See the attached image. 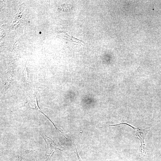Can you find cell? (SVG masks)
I'll use <instances>...</instances> for the list:
<instances>
[{"label":"cell","instance_id":"obj_2","mask_svg":"<svg viewBox=\"0 0 161 161\" xmlns=\"http://www.w3.org/2000/svg\"><path fill=\"white\" fill-rule=\"evenodd\" d=\"M38 92L37 88L31 91L25 100L11 109L12 111L16 110L23 107H28L37 109L44 114L48 119V118L40 109L37 102V96Z\"/></svg>","mask_w":161,"mask_h":161},{"label":"cell","instance_id":"obj_3","mask_svg":"<svg viewBox=\"0 0 161 161\" xmlns=\"http://www.w3.org/2000/svg\"><path fill=\"white\" fill-rule=\"evenodd\" d=\"M44 139L46 145V161L49 158L53 153L57 150H59L62 151V146L58 145L54 141L44 134H41Z\"/></svg>","mask_w":161,"mask_h":161},{"label":"cell","instance_id":"obj_1","mask_svg":"<svg viewBox=\"0 0 161 161\" xmlns=\"http://www.w3.org/2000/svg\"><path fill=\"white\" fill-rule=\"evenodd\" d=\"M123 124L129 126L134 129L136 136L139 139L140 143V145L139 149L138 157L141 158L145 156L146 154V144L144 141V139L149 130L150 127L147 126H143L137 128H135L132 125L127 123L124 118H122L120 123L112 125H109V126H113Z\"/></svg>","mask_w":161,"mask_h":161},{"label":"cell","instance_id":"obj_4","mask_svg":"<svg viewBox=\"0 0 161 161\" xmlns=\"http://www.w3.org/2000/svg\"><path fill=\"white\" fill-rule=\"evenodd\" d=\"M77 157H78V160H79V161H82L80 158L79 157V156L78 154V153H77Z\"/></svg>","mask_w":161,"mask_h":161}]
</instances>
